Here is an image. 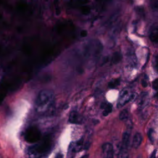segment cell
I'll return each mask as SVG.
<instances>
[{
  "instance_id": "obj_1",
  "label": "cell",
  "mask_w": 158,
  "mask_h": 158,
  "mask_svg": "<svg viewBox=\"0 0 158 158\" xmlns=\"http://www.w3.org/2000/svg\"><path fill=\"white\" fill-rule=\"evenodd\" d=\"M55 100L54 93L49 89L41 91L35 101V108L40 114H43L49 111L53 106Z\"/></svg>"
},
{
  "instance_id": "obj_2",
  "label": "cell",
  "mask_w": 158,
  "mask_h": 158,
  "mask_svg": "<svg viewBox=\"0 0 158 158\" xmlns=\"http://www.w3.org/2000/svg\"><path fill=\"white\" fill-rule=\"evenodd\" d=\"M48 149V146H46L45 143L31 146L28 148L27 151L28 158H40Z\"/></svg>"
},
{
  "instance_id": "obj_3",
  "label": "cell",
  "mask_w": 158,
  "mask_h": 158,
  "mask_svg": "<svg viewBox=\"0 0 158 158\" xmlns=\"http://www.w3.org/2000/svg\"><path fill=\"white\" fill-rule=\"evenodd\" d=\"M135 96H136V94L135 93H131L129 89L128 88L123 89L119 94L118 102H117V107H121L123 106L127 102L134 99Z\"/></svg>"
},
{
  "instance_id": "obj_4",
  "label": "cell",
  "mask_w": 158,
  "mask_h": 158,
  "mask_svg": "<svg viewBox=\"0 0 158 158\" xmlns=\"http://www.w3.org/2000/svg\"><path fill=\"white\" fill-rule=\"evenodd\" d=\"M104 158H114V148L112 144L105 143L102 146Z\"/></svg>"
},
{
  "instance_id": "obj_5",
  "label": "cell",
  "mask_w": 158,
  "mask_h": 158,
  "mask_svg": "<svg viewBox=\"0 0 158 158\" xmlns=\"http://www.w3.org/2000/svg\"><path fill=\"white\" fill-rule=\"evenodd\" d=\"M83 117L78 112L73 110L70 112L69 117V121L70 123L74 124H80L83 122Z\"/></svg>"
},
{
  "instance_id": "obj_6",
  "label": "cell",
  "mask_w": 158,
  "mask_h": 158,
  "mask_svg": "<svg viewBox=\"0 0 158 158\" xmlns=\"http://www.w3.org/2000/svg\"><path fill=\"white\" fill-rule=\"evenodd\" d=\"M130 130H126L122 136V148H128V146L129 145L130 143Z\"/></svg>"
},
{
  "instance_id": "obj_7",
  "label": "cell",
  "mask_w": 158,
  "mask_h": 158,
  "mask_svg": "<svg viewBox=\"0 0 158 158\" xmlns=\"http://www.w3.org/2000/svg\"><path fill=\"white\" fill-rule=\"evenodd\" d=\"M142 135L139 133H136L133 138L132 146L135 148H138L142 142Z\"/></svg>"
},
{
  "instance_id": "obj_8",
  "label": "cell",
  "mask_w": 158,
  "mask_h": 158,
  "mask_svg": "<svg viewBox=\"0 0 158 158\" xmlns=\"http://www.w3.org/2000/svg\"><path fill=\"white\" fill-rule=\"evenodd\" d=\"M148 98V93H142L138 97L137 104L139 107H143V106L145 104L147 101Z\"/></svg>"
},
{
  "instance_id": "obj_9",
  "label": "cell",
  "mask_w": 158,
  "mask_h": 158,
  "mask_svg": "<svg viewBox=\"0 0 158 158\" xmlns=\"http://www.w3.org/2000/svg\"><path fill=\"white\" fill-rule=\"evenodd\" d=\"M102 107L103 108L102 115L105 117L108 115L112 112V106L110 103H104V106H102Z\"/></svg>"
},
{
  "instance_id": "obj_10",
  "label": "cell",
  "mask_w": 158,
  "mask_h": 158,
  "mask_svg": "<svg viewBox=\"0 0 158 158\" xmlns=\"http://www.w3.org/2000/svg\"><path fill=\"white\" fill-rule=\"evenodd\" d=\"M117 158H128V152L127 148H120Z\"/></svg>"
},
{
  "instance_id": "obj_11",
  "label": "cell",
  "mask_w": 158,
  "mask_h": 158,
  "mask_svg": "<svg viewBox=\"0 0 158 158\" xmlns=\"http://www.w3.org/2000/svg\"><path fill=\"white\" fill-rule=\"evenodd\" d=\"M120 79H113L109 83V87L110 88H115L120 85Z\"/></svg>"
},
{
  "instance_id": "obj_12",
  "label": "cell",
  "mask_w": 158,
  "mask_h": 158,
  "mask_svg": "<svg viewBox=\"0 0 158 158\" xmlns=\"http://www.w3.org/2000/svg\"><path fill=\"white\" fill-rule=\"evenodd\" d=\"M128 117V112L127 109L122 110L119 114V118L121 120H125Z\"/></svg>"
},
{
  "instance_id": "obj_13",
  "label": "cell",
  "mask_w": 158,
  "mask_h": 158,
  "mask_svg": "<svg viewBox=\"0 0 158 158\" xmlns=\"http://www.w3.org/2000/svg\"><path fill=\"white\" fill-rule=\"evenodd\" d=\"M148 136L151 142L154 141V130L152 129L151 128L149 130L148 132Z\"/></svg>"
},
{
  "instance_id": "obj_14",
  "label": "cell",
  "mask_w": 158,
  "mask_h": 158,
  "mask_svg": "<svg viewBox=\"0 0 158 158\" xmlns=\"http://www.w3.org/2000/svg\"><path fill=\"white\" fill-rule=\"evenodd\" d=\"M153 88L156 90L157 89V80H156L154 81H153Z\"/></svg>"
},
{
  "instance_id": "obj_15",
  "label": "cell",
  "mask_w": 158,
  "mask_h": 158,
  "mask_svg": "<svg viewBox=\"0 0 158 158\" xmlns=\"http://www.w3.org/2000/svg\"><path fill=\"white\" fill-rule=\"evenodd\" d=\"M54 158H63V155L60 153H58L56 154V156H55Z\"/></svg>"
},
{
  "instance_id": "obj_16",
  "label": "cell",
  "mask_w": 158,
  "mask_h": 158,
  "mask_svg": "<svg viewBox=\"0 0 158 158\" xmlns=\"http://www.w3.org/2000/svg\"><path fill=\"white\" fill-rule=\"evenodd\" d=\"M156 151H154V152H152V154H151L150 158H156Z\"/></svg>"
},
{
  "instance_id": "obj_17",
  "label": "cell",
  "mask_w": 158,
  "mask_h": 158,
  "mask_svg": "<svg viewBox=\"0 0 158 158\" xmlns=\"http://www.w3.org/2000/svg\"><path fill=\"white\" fill-rule=\"evenodd\" d=\"M89 157V154H85L81 156L80 158H88Z\"/></svg>"
},
{
  "instance_id": "obj_18",
  "label": "cell",
  "mask_w": 158,
  "mask_h": 158,
  "mask_svg": "<svg viewBox=\"0 0 158 158\" xmlns=\"http://www.w3.org/2000/svg\"><path fill=\"white\" fill-rule=\"evenodd\" d=\"M136 158H142V156H141V155H139V156H138Z\"/></svg>"
}]
</instances>
